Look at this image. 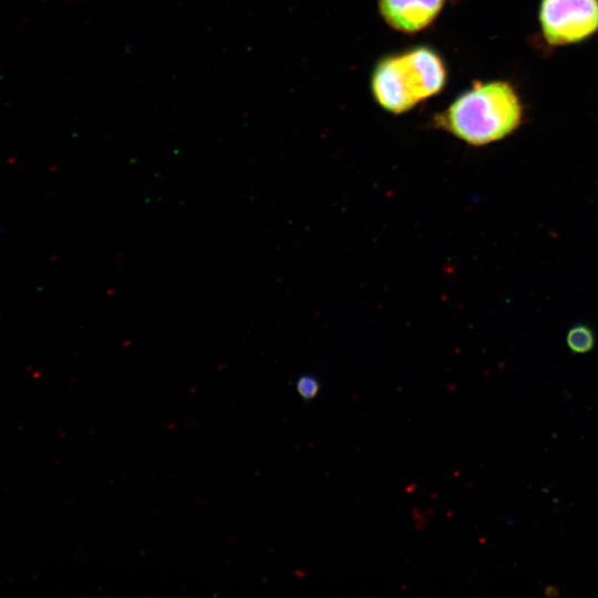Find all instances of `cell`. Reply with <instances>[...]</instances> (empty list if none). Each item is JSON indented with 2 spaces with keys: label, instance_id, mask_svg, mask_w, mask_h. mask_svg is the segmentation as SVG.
<instances>
[{
  "label": "cell",
  "instance_id": "5b68a950",
  "mask_svg": "<svg viewBox=\"0 0 598 598\" xmlns=\"http://www.w3.org/2000/svg\"><path fill=\"white\" fill-rule=\"evenodd\" d=\"M567 344L574 353L589 352L595 346V337L590 329L584 326L573 328L567 334Z\"/></svg>",
  "mask_w": 598,
  "mask_h": 598
},
{
  "label": "cell",
  "instance_id": "52a82bcc",
  "mask_svg": "<svg viewBox=\"0 0 598 598\" xmlns=\"http://www.w3.org/2000/svg\"><path fill=\"white\" fill-rule=\"evenodd\" d=\"M545 595H546V596H558V595H559V591L557 590V588L551 587V586H548V587H546V589H545Z\"/></svg>",
  "mask_w": 598,
  "mask_h": 598
},
{
  "label": "cell",
  "instance_id": "277c9868",
  "mask_svg": "<svg viewBox=\"0 0 598 598\" xmlns=\"http://www.w3.org/2000/svg\"><path fill=\"white\" fill-rule=\"evenodd\" d=\"M446 0H378L381 17L392 29L415 33L426 29L440 14Z\"/></svg>",
  "mask_w": 598,
  "mask_h": 598
},
{
  "label": "cell",
  "instance_id": "3957f363",
  "mask_svg": "<svg viewBox=\"0 0 598 598\" xmlns=\"http://www.w3.org/2000/svg\"><path fill=\"white\" fill-rule=\"evenodd\" d=\"M537 23L547 48L582 43L598 33V0H539Z\"/></svg>",
  "mask_w": 598,
  "mask_h": 598
},
{
  "label": "cell",
  "instance_id": "6da1fadb",
  "mask_svg": "<svg viewBox=\"0 0 598 598\" xmlns=\"http://www.w3.org/2000/svg\"><path fill=\"white\" fill-rule=\"evenodd\" d=\"M525 106L516 87L506 80L476 82L436 114L435 127L472 146L506 138L524 122Z\"/></svg>",
  "mask_w": 598,
  "mask_h": 598
},
{
  "label": "cell",
  "instance_id": "7a4b0ae2",
  "mask_svg": "<svg viewBox=\"0 0 598 598\" xmlns=\"http://www.w3.org/2000/svg\"><path fill=\"white\" fill-rule=\"evenodd\" d=\"M446 76L442 56L431 48L416 47L379 60L371 75V92L383 110L402 114L440 93Z\"/></svg>",
  "mask_w": 598,
  "mask_h": 598
},
{
  "label": "cell",
  "instance_id": "8992f818",
  "mask_svg": "<svg viewBox=\"0 0 598 598\" xmlns=\"http://www.w3.org/2000/svg\"><path fill=\"white\" fill-rule=\"evenodd\" d=\"M298 394L306 401L313 400L320 391L319 380L311 374L300 375L296 382Z\"/></svg>",
  "mask_w": 598,
  "mask_h": 598
}]
</instances>
